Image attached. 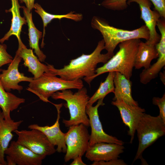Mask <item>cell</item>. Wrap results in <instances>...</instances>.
Returning <instances> with one entry per match:
<instances>
[{
    "label": "cell",
    "instance_id": "cell-1",
    "mask_svg": "<svg viewBox=\"0 0 165 165\" xmlns=\"http://www.w3.org/2000/svg\"><path fill=\"white\" fill-rule=\"evenodd\" d=\"M105 49L103 39L99 41L95 49L89 54H82L80 56L70 61L69 64L61 68H55L53 65L47 63L48 73L58 75L66 80L72 81L83 78L86 82L96 74L97 64H105L113 56L108 53L102 54Z\"/></svg>",
    "mask_w": 165,
    "mask_h": 165
},
{
    "label": "cell",
    "instance_id": "cell-2",
    "mask_svg": "<svg viewBox=\"0 0 165 165\" xmlns=\"http://www.w3.org/2000/svg\"><path fill=\"white\" fill-rule=\"evenodd\" d=\"M140 39L129 40L119 44V49L103 65L96 68L95 75L86 82L90 86L94 79L104 73L117 72L130 80L134 67Z\"/></svg>",
    "mask_w": 165,
    "mask_h": 165
},
{
    "label": "cell",
    "instance_id": "cell-3",
    "mask_svg": "<svg viewBox=\"0 0 165 165\" xmlns=\"http://www.w3.org/2000/svg\"><path fill=\"white\" fill-rule=\"evenodd\" d=\"M91 25L93 28L101 32L105 42V49L112 56L116 46L122 42L141 38L147 41L149 37V30L145 25L133 30H124L110 25L105 21L96 16L93 18Z\"/></svg>",
    "mask_w": 165,
    "mask_h": 165
},
{
    "label": "cell",
    "instance_id": "cell-4",
    "mask_svg": "<svg viewBox=\"0 0 165 165\" xmlns=\"http://www.w3.org/2000/svg\"><path fill=\"white\" fill-rule=\"evenodd\" d=\"M51 97L55 100L62 99L66 101L64 105L68 109L70 115L69 120H63L62 122L66 127L80 124L90 127L86 107L90 97L86 88L83 87L75 93L70 89L58 91L54 93Z\"/></svg>",
    "mask_w": 165,
    "mask_h": 165
},
{
    "label": "cell",
    "instance_id": "cell-5",
    "mask_svg": "<svg viewBox=\"0 0 165 165\" xmlns=\"http://www.w3.org/2000/svg\"><path fill=\"white\" fill-rule=\"evenodd\" d=\"M136 131L139 141L138 150L133 161L140 159L142 164L147 162L142 157L144 150L165 134V123L158 115L153 116L144 113L137 126Z\"/></svg>",
    "mask_w": 165,
    "mask_h": 165
},
{
    "label": "cell",
    "instance_id": "cell-6",
    "mask_svg": "<svg viewBox=\"0 0 165 165\" xmlns=\"http://www.w3.org/2000/svg\"><path fill=\"white\" fill-rule=\"evenodd\" d=\"M83 87L81 79L68 81L44 72L40 77L30 82L27 90L36 95L40 100L47 102H50L49 98L57 91L73 89L79 90Z\"/></svg>",
    "mask_w": 165,
    "mask_h": 165
},
{
    "label": "cell",
    "instance_id": "cell-7",
    "mask_svg": "<svg viewBox=\"0 0 165 165\" xmlns=\"http://www.w3.org/2000/svg\"><path fill=\"white\" fill-rule=\"evenodd\" d=\"M86 127L82 124L69 127L65 135L67 150L64 160L66 162L76 156H82L85 153L89 146L90 138Z\"/></svg>",
    "mask_w": 165,
    "mask_h": 165
},
{
    "label": "cell",
    "instance_id": "cell-8",
    "mask_svg": "<svg viewBox=\"0 0 165 165\" xmlns=\"http://www.w3.org/2000/svg\"><path fill=\"white\" fill-rule=\"evenodd\" d=\"M30 130H15L17 135L16 141L37 154L46 157L57 151L46 135L41 131L36 129Z\"/></svg>",
    "mask_w": 165,
    "mask_h": 165
},
{
    "label": "cell",
    "instance_id": "cell-9",
    "mask_svg": "<svg viewBox=\"0 0 165 165\" xmlns=\"http://www.w3.org/2000/svg\"><path fill=\"white\" fill-rule=\"evenodd\" d=\"M102 98L98 100L94 106L87 104L86 107V112L89 117L90 126L91 128V133L90 135L89 146L101 142L114 143L123 145L124 143L115 137L106 134L104 130L100 120L98 112L100 106L105 105Z\"/></svg>",
    "mask_w": 165,
    "mask_h": 165
},
{
    "label": "cell",
    "instance_id": "cell-10",
    "mask_svg": "<svg viewBox=\"0 0 165 165\" xmlns=\"http://www.w3.org/2000/svg\"><path fill=\"white\" fill-rule=\"evenodd\" d=\"M22 58L16 51L12 61L6 70H2L0 74V82L7 92H9L11 89L20 91L23 90L22 86L18 83L22 81L30 82L33 78L25 76L18 70L19 64Z\"/></svg>",
    "mask_w": 165,
    "mask_h": 165
},
{
    "label": "cell",
    "instance_id": "cell-11",
    "mask_svg": "<svg viewBox=\"0 0 165 165\" xmlns=\"http://www.w3.org/2000/svg\"><path fill=\"white\" fill-rule=\"evenodd\" d=\"M133 2L139 5L141 12L140 18L144 21L149 31V38L145 42L155 46L160 38V35H159L156 30L157 21L161 17L159 13L155 9H151L152 3L150 0H128L127 3L129 4Z\"/></svg>",
    "mask_w": 165,
    "mask_h": 165
},
{
    "label": "cell",
    "instance_id": "cell-12",
    "mask_svg": "<svg viewBox=\"0 0 165 165\" xmlns=\"http://www.w3.org/2000/svg\"><path fill=\"white\" fill-rule=\"evenodd\" d=\"M123 145L114 143L101 142L89 146L85 153V157L93 162L108 161L118 159L123 152Z\"/></svg>",
    "mask_w": 165,
    "mask_h": 165
},
{
    "label": "cell",
    "instance_id": "cell-13",
    "mask_svg": "<svg viewBox=\"0 0 165 165\" xmlns=\"http://www.w3.org/2000/svg\"><path fill=\"white\" fill-rule=\"evenodd\" d=\"M119 111L123 123L129 128L128 134L131 137L130 143L133 142L139 122L145 112L144 108L138 106L127 104L122 101L115 100L111 102Z\"/></svg>",
    "mask_w": 165,
    "mask_h": 165
},
{
    "label": "cell",
    "instance_id": "cell-14",
    "mask_svg": "<svg viewBox=\"0 0 165 165\" xmlns=\"http://www.w3.org/2000/svg\"><path fill=\"white\" fill-rule=\"evenodd\" d=\"M5 154L8 156L15 165H41L46 157L14 141H11Z\"/></svg>",
    "mask_w": 165,
    "mask_h": 165
},
{
    "label": "cell",
    "instance_id": "cell-15",
    "mask_svg": "<svg viewBox=\"0 0 165 165\" xmlns=\"http://www.w3.org/2000/svg\"><path fill=\"white\" fill-rule=\"evenodd\" d=\"M57 108V115L56 121L51 126H41L37 124H33L28 126L30 129H36L41 131L46 135L50 142L54 146H56V151L58 152L65 153L67 146L65 141V133H63L60 127L59 120L60 118V109L63 105L53 104Z\"/></svg>",
    "mask_w": 165,
    "mask_h": 165
},
{
    "label": "cell",
    "instance_id": "cell-16",
    "mask_svg": "<svg viewBox=\"0 0 165 165\" xmlns=\"http://www.w3.org/2000/svg\"><path fill=\"white\" fill-rule=\"evenodd\" d=\"M0 108V163L6 165L5 152L9 145L14 135L13 132L17 129L23 121L15 122L11 119H6Z\"/></svg>",
    "mask_w": 165,
    "mask_h": 165
},
{
    "label": "cell",
    "instance_id": "cell-17",
    "mask_svg": "<svg viewBox=\"0 0 165 165\" xmlns=\"http://www.w3.org/2000/svg\"><path fill=\"white\" fill-rule=\"evenodd\" d=\"M17 51L24 61V65L28 67V72L34 75V79L39 78L44 72H48L47 65L41 63L34 54L32 50L28 49L21 40L18 41Z\"/></svg>",
    "mask_w": 165,
    "mask_h": 165
},
{
    "label": "cell",
    "instance_id": "cell-18",
    "mask_svg": "<svg viewBox=\"0 0 165 165\" xmlns=\"http://www.w3.org/2000/svg\"><path fill=\"white\" fill-rule=\"evenodd\" d=\"M114 96L113 101H122L129 105L138 106L132 95V82L119 72H115L114 79Z\"/></svg>",
    "mask_w": 165,
    "mask_h": 165
},
{
    "label": "cell",
    "instance_id": "cell-19",
    "mask_svg": "<svg viewBox=\"0 0 165 165\" xmlns=\"http://www.w3.org/2000/svg\"><path fill=\"white\" fill-rule=\"evenodd\" d=\"M12 7L9 10H6V12H10L12 15V19L11 28L9 31L4 36L0 39L1 44L6 40H8L11 36L14 35L17 38L18 41L21 40L20 34L22 26L26 24L27 20L25 17L21 16L20 13V8H21L18 0H11Z\"/></svg>",
    "mask_w": 165,
    "mask_h": 165
},
{
    "label": "cell",
    "instance_id": "cell-20",
    "mask_svg": "<svg viewBox=\"0 0 165 165\" xmlns=\"http://www.w3.org/2000/svg\"><path fill=\"white\" fill-rule=\"evenodd\" d=\"M23 9L25 17L27 20L28 29L29 46L37 56L40 62H44L46 56L41 50L39 46V41L42 37V33L35 27L32 20V13L24 6H21Z\"/></svg>",
    "mask_w": 165,
    "mask_h": 165
},
{
    "label": "cell",
    "instance_id": "cell-21",
    "mask_svg": "<svg viewBox=\"0 0 165 165\" xmlns=\"http://www.w3.org/2000/svg\"><path fill=\"white\" fill-rule=\"evenodd\" d=\"M158 57L156 46L151 45L141 41L138 44L134 67L137 69L143 67L145 69H147L151 66L152 61Z\"/></svg>",
    "mask_w": 165,
    "mask_h": 165
},
{
    "label": "cell",
    "instance_id": "cell-22",
    "mask_svg": "<svg viewBox=\"0 0 165 165\" xmlns=\"http://www.w3.org/2000/svg\"><path fill=\"white\" fill-rule=\"evenodd\" d=\"M25 101L23 98L6 91L0 82V108L6 119H11V112L16 109L21 104L24 103Z\"/></svg>",
    "mask_w": 165,
    "mask_h": 165
},
{
    "label": "cell",
    "instance_id": "cell-23",
    "mask_svg": "<svg viewBox=\"0 0 165 165\" xmlns=\"http://www.w3.org/2000/svg\"><path fill=\"white\" fill-rule=\"evenodd\" d=\"M34 8L35 12L38 14L42 18L43 25V32L42 46H44V37L45 33V28L47 24L54 19L61 20L63 18L71 19L76 21H79L82 20V15L80 13H74V12L71 11L70 13L63 15H54L46 12L38 3L35 4Z\"/></svg>",
    "mask_w": 165,
    "mask_h": 165
},
{
    "label": "cell",
    "instance_id": "cell-24",
    "mask_svg": "<svg viewBox=\"0 0 165 165\" xmlns=\"http://www.w3.org/2000/svg\"><path fill=\"white\" fill-rule=\"evenodd\" d=\"M115 72H108L105 81L101 82L99 86L93 96L90 98L88 104L93 105L98 100L104 98L108 94L114 93V79Z\"/></svg>",
    "mask_w": 165,
    "mask_h": 165
},
{
    "label": "cell",
    "instance_id": "cell-25",
    "mask_svg": "<svg viewBox=\"0 0 165 165\" xmlns=\"http://www.w3.org/2000/svg\"><path fill=\"white\" fill-rule=\"evenodd\" d=\"M128 0H104L100 4L107 9L121 11L126 9L128 7Z\"/></svg>",
    "mask_w": 165,
    "mask_h": 165
},
{
    "label": "cell",
    "instance_id": "cell-26",
    "mask_svg": "<svg viewBox=\"0 0 165 165\" xmlns=\"http://www.w3.org/2000/svg\"><path fill=\"white\" fill-rule=\"evenodd\" d=\"M6 49V45L0 42V72L2 70L0 68L5 64H10L13 59L7 53Z\"/></svg>",
    "mask_w": 165,
    "mask_h": 165
},
{
    "label": "cell",
    "instance_id": "cell-27",
    "mask_svg": "<svg viewBox=\"0 0 165 165\" xmlns=\"http://www.w3.org/2000/svg\"><path fill=\"white\" fill-rule=\"evenodd\" d=\"M152 103L157 105L159 108V116L165 123V94L161 97H154L152 99Z\"/></svg>",
    "mask_w": 165,
    "mask_h": 165
},
{
    "label": "cell",
    "instance_id": "cell-28",
    "mask_svg": "<svg viewBox=\"0 0 165 165\" xmlns=\"http://www.w3.org/2000/svg\"><path fill=\"white\" fill-rule=\"evenodd\" d=\"M154 6V9L159 13L161 18H165V0H150Z\"/></svg>",
    "mask_w": 165,
    "mask_h": 165
},
{
    "label": "cell",
    "instance_id": "cell-29",
    "mask_svg": "<svg viewBox=\"0 0 165 165\" xmlns=\"http://www.w3.org/2000/svg\"><path fill=\"white\" fill-rule=\"evenodd\" d=\"M92 165H126L127 164L121 159H118L112 160L108 161H101L93 162Z\"/></svg>",
    "mask_w": 165,
    "mask_h": 165
},
{
    "label": "cell",
    "instance_id": "cell-30",
    "mask_svg": "<svg viewBox=\"0 0 165 165\" xmlns=\"http://www.w3.org/2000/svg\"><path fill=\"white\" fill-rule=\"evenodd\" d=\"M21 3H24L26 5V7L30 11L34 8L35 0H19Z\"/></svg>",
    "mask_w": 165,
    "mask_h": 165
},
{
    "label": "cell",
    "instance_id": "cell-31",
    "mask_svg": "<svg viewBox=\"0 0 165 165\" xmlns=\"http://www.w3.org/2000/svg\"><path fill=\"white\" fill-rule=\"evenodd\" d=\"M82 156H78L74 158L73 161L70 164V165H86L82 161Z\"/></svg>",
    "mask_w": 165,
    "mask_h": 165
},
{
    "label": "cell",
    "instance_id": "cell-32",
    "mask_svg": "<svg viewBox=\"0 0 165 165\" xmlns=\"http://www.w3.org/2000/svg\"><path fill=\"white\" fill-rule=\"evenodd\" d=\"M160 79L163 82V84L165 85V71H163V72H160L159 73Z\"/></svg>",
    "mask_w": 165,
    "mask_h": 165
},
{
    "label": "cell",
    "instance_id": "cell-33",
    "mask_svg": "<svg viewBox=\"0 0 165 165\" xmlns=\"http://www.w3.org/2000/svg\"><path fill=\"white\" fill-rule=\"evenodd\" d=\"M0 165H2L0 163Z\"/></svg>",
    "mask_w": 165,
    "mask_h": 165
}]
</instances>
